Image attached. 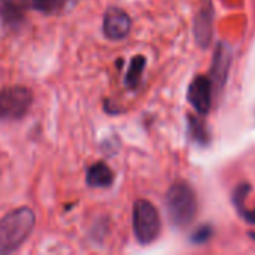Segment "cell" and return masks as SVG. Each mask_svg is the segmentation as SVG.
<instances>
[{"label":"cell","instance_id":"6da1fadb","mask_svg":"<svg viewBox=\"0 0 255 255\" xmlns=\"http://www.w3.org/2000/svg\"><path fill=\"white\" fill-rule=\"evenodd\" d=\"M36 217L30 208L10 211L0 220V254L16 251L31 235Z\"/></svg>","mask_w":255,"mask_h":255},{"label":"cell","instance_id":"7a4b0ae2","mask_svg":"<svg viewBox=\"0 0 255 255\" xmlns=\"http://www.w3.org/2000/svg\"><path fill=\"white\" fill-rule=\"evenodd\" d=\"M166 209L175 227H188L197 215V197L194 190L185 184H173L166 194Z\"/></svg>","mask_w":255,"mask_h":255},{"label":"cell","instance_id":"3957f363","mask_svg":"<svg viewBox=\"0 0 255 255\" xmlns=\"http://www.w3.org/2000/svg\"><path fill=\"white\" fill-rule=\"evenodd\" d=\"M161 230L160 214L157 208L145 199H139L133 205V232L140 245L152 244Z\"/></svg>","mask_w":255,"mask_h":255},{"label":"cell","instance_id":"277c9868","mask_svg":"<svg viewBox=\"0 0 255 255\" xmlns=\"http://www.w3.org/2000/svg\"><path fill=\"white\" fill-rule=\"evenodd\" d=\"M33 105V93L27 87H7L0 90V121L21 120Z\"/></svg>","mask_w":255,"mask_h":255},{"label":"cell","instance_id":"5b68a950","mask_svg":"<svg viewBox=\"0 0 255 255\" xmlns=\"http://www.w3.org/2000/svg\"><path fill=\"white\" fill-rule=\"evenodd\" d=\"M131 30V18L130 15L118 7L111 6L106 9L103 15V33L111 40H121L128 36Z\"/></svg>","mask_w":255,"mask_h":255},{"label":"cell","instance_id":"8992f818","mask_svg":"<svg viewBox=\"0 0 255 255\" xmlns=\"http://www.w3.org/2000/svg\"><path fill=\"white\" fill-rule=\"evenodd\" d=\"M212 91L214 85L209 76L197 75L188 88V102L194 108V111L200 115H206L212 106Z\"/></svg>","mask_w":255,"mask_h":255},{"label":"cell","instance_id":"52a82bcc","mask_svg":"<svg viewBox=\"0 0 255 255\" xmlns=\"http://www.w3.org/2000/svg\"><path fill=\"white\" fill-rule=\"evenodd\" d=\"M230 63H232V49L227 43H218L215 49V55L212 60V67H211V81L212 85L215 87L214 90H220L224 87L229 70H230Z\"/></svg>","mask_w":255,"mask_h":255},{"label":"cell","instance_id":"ba28073f","mask_svg":"<svg viewBox=\"0 0 255 255\" xmlns=\"http://www.w3.org/2000/svg\"><path fill=\"white\" fill-rule=\"evenodd\" d=\"M194 36H196L197 43L202 48H208V45L211 43V39H212V6H211V1L196 16Z\"/></svg>","mask_w":255,"mask_h":255},{"label":"cell","instance_id":"9c48e42d","mask_svg":"<svg viewBox=\"0 0 255 255\" xmlns=\"http://www.w3.org/2000/svg\"><path fill=\"white\" fill-rule=\"evenodd\" d=\"M114 178V172L103 161L91 164L85 173V182L91 188H108L112 185Z\"/></svg>","mask_w":255,"mask_h":255},{"label":"cell","instance_id":"30bf717a","mask_svg":"<svg viewBox=\"0 0 255 255\" xmlns=\"http://www.w3.org/2000/svg\"><path fill=\"white\" fill-rule=\"evenodd\" d=\"M21 0H0V21L7 28H18L24 21Z\"/></svg>","mask_w":255,"mask_h":255},{"label":"cell","instance_id":"8fae6325","mask_svg":"<svg viewBox=\"0 0 255 255\" xmlns=\"http://www.w3.org/2000/svg\"><path fill=\"white\" fill-rule=\"evenodd\" d=\"M145 64H146V58L143 55H134L131 58V61L128 64V70L124 78V84L127 88L134 90L140 84L142 73L145 70Z\"/></svg>","mask_w":255,"mask_h":255},{"label":"cell","instance_id":"7c38bea8","mask_svg":"<svg viewBox=\"0 0 255 255\" xmlns=\"http://www.w3.org/2000/svg\"><path fill=\"white\" fill-rule=\"evenodd\" d=\"M69 0H21L24 9H33L45 15H52L60 12Z\"/></svg>","mask_w":255,"mask_h":255},{"label":"cell","instance_id":"4fadbf2b","mask_svg":"<svg viewBox=\"0 0 255 255\" xmlns=\"http://www.w3.org/2000/svg\"><path fill=\"white\" fill-rule=\"evenodd\" d=\"M188 123H190V131H191L193 137L199 143H206L208 142V133L205 130L203 123L200 120L194 118L193 115H188Z\"/></svg>","mask_w":255,"mask_h":255},{"label":"cell","instance_id":"5bb4252c","mask_svg":"<svg viewBox=\"0 0 255 255\" xmlns=\"http://www.w3.org/2000/svg\"><path fill=\"white\" fill-rule=\"evenodd\" d=\"M250 191H251V185L250 184H241L235 190V193H233V203H235L238 211H242L245 208V199H247Z\"/></svg>","mask_w":255,"mask_h":255},{"label":"cell","instance_id":"9a60e30c","mask_svg":"<svg viewBox=\"0 0 255 255\" xmlns=\"http://www.w3.org/2000/svg\"><path fill=\"white\" fill-rule=\"evenodd\" d=\"M211 236H212V227H211V226H202V227L197 229L196 233L191 236V241H193V244L202 245V244H206V242L211 239Z\"/></svg>","mask_w":255,"mask_h":255},{"label":"cell","instance_id":"2e32d148","mask_svg":"<svg viewBox=\"0 0 255 255\" xmlns=\"http://www.w3.org/2000/svg\"><path fill=\"white\" fill-rule=\"evenodd\" d=\"M239 214L248 224H255V209H253V211L242 209V211H239Z\"/></svg>","mask_w":255,"mask_h":255},{"label":"cell","instance_id":"e0dca14e","mask_svg":"<svg viewBox=\"0 0 255 255\" xmlns=\"http://www.w3.org/2000/svg\"><path fill=\"white\" fill-rule=\"evenodd\" d=\"M250 238H251V239L255 242V233H250Z\"/></svg>","mask_w":255,"mask_h":255}]
</instances>
